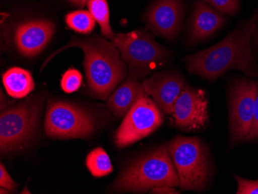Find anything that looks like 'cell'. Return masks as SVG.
I'll use <instances>...</instances> for the list:
<instances>
[{
    "mask_svg": "<svg viewBox=\"0 0 258 194\" xmlns=\"http://www.w3.org/2000/svg\"><path fill=\"white\" fill-rule=\"evenodd\" d=\"M82 75L76 69H69L61 79V88L66 93H73L81 86Z\"/></svg>",
    "mask_w": 258,
    "mask_h": 194,
    "instance_id": "cell-20",
    "label": "cell"
},
{
    "mask_svg": "<svg viewBox=\"0 0 258 194\" xmlns=\"http://www.w3.org/2000/svg\"><path fill=\"white\" fill-rule=\"evenodd\" d=\"M223 14L234 15L239 9L238 0H202Z\"/></svg>",
    "mask_w": 258,
    "mask_h": 194,
    "instance_id": "cell-21",
    "label": "cell"
},
{
    "mask_svg": "<svg viewBox=\"0 0 258 194\" xmlns=\"http://www.w3.org/2000/svg\"><path fill=\"white\" fill-rule=\"evenodd\" d=\"M95 128L94 118L76 105L48 100L45 115L46 136L55 139L88 138Z\"/></svg>",
    "mask_w": 258,
    "mask_h": 194,
    "instance_id": "cell-7",
    "label": "cell"
},
{
    "mask_svg": "<svg viewBox=\"0 0 258 194\" xmlns=\"http://www.w3.org/2000/svg\"><path fill=\"white\" fill-rule=\"evenodd\" d=\"M258 83L252 80L234 81L229 92L230 133L232 143L246 140L254 118Z\"/></svg>",
    "mask_w": 258,
    "mask_h": 194,
    "instance_id": "cell-9",
    "label": "cell"
},
{
    "mask_svg": "<svg viewBox=\"0 0 258 194\" xmlns=\"http://www.w3.org/2000/svg\"><path fill=\"white\" fill-rule=\"evenodd\" d=\"M257 40H258V33H257Z\"/></svg>",
    "mask_w": 258,
    "mask_h": 194,
    "instance_id": "cell-28",
    "label": "cell"
},
{
    "mask_svg": "<svg viewBox=\"0 0 258 194\" xmlns=\"http://www.w3.org/2000/svg\"><path fill=\"white\" fill-rule=\"evenodd\" d=\"M247 141H254V140H258V121L253 123L252 125L251 130L250 133L247 136Z\"/></svg>",
    "mask_w": 258,
    "mask_h": 194,
    "instance_id": "cell-25",
    "label": "cell"
},
{
    "mask_svg": "<svg viewBox=\"0 0 258 194\" xmlns=\"http://www.w3.org/2000/svg\"><path fill=\"white\" fill-rule=\"evenodd\" d=\"M88 6L89 12L101 27V34L111 40L114 34L110 25L109 9L107 0H88Z\"/></svg>",
    "mask_w": 258,
    "mask_h": 194,
    "instance_id": "cell-18",
    "label": "cell"
},
{
    "mask_svg": "<svg viewBox=\"0 0 258 194\" xmlns=\"http://www.w3.org/2000/svg\"><path fill=\"white\" fill-rule=\"evenodd\" d=\"M66 23L70 28L84 34L91 33L95 27V20L89 11L78 10L67 15Z\"/></svg>",
    "mask_w": 258,
    "mask_h": 194,
    "instance_id": "cell-19",
    "label": "cell"
},
{
    "mask_svg": "<svg viewBox=\"0 0 258 194\" xmlns=\"http://www.w3.org/2000/svg\"><path fill=\"white\" fill-rule=\"evenodd\" d=\"M234 177L238 184L237 194H258V180L243 179L236 175Z\"/></svg>",
    "mask_w": 258,
    "mask_h": 194,
    "instance_id": "cell-22",
    "label": "cell"
},
{
    "mask_svg": "<svg viewBox=\"0 0 258 194\" xmlns=\"http://www.w3.org/2000/svg\"><path fill=\"white\" fill-rule=\"evenodd\" d=\"M163 122L162 110L149 95L133 105L116 132L114 143L119 148L130 146L156 131Z\"/></svg>",
    "mask_w": 258,
    "mask_h": 194,
    "instance_id": "cell-8",
    "label": "cell"
},
{
    "mask_svg": "<svg viewBox=\"0 0 258 194\" xmlns=\"http://www.w3.org/2000/svg\"><path fill=\"white\" fill-rule=\"evenodd\" d=\"M258 121V85H257V92H256V104H255L254 110V118H253V123Z\"/></svg>",
    "mask_w": 258,
    "mask_h": 194,
    "instance_id": "cell-26",
    "label": "cell"
},
{
    "mask_svg": "<svg viewBox=\"0 0 258 194\" xmlns=\"http://www.w3.org/2000/svg\"><path fill=\"white\" fill-rule=\"evenodd\" d=\"M148 95L166 114H172L178 97L186 86L180 75L172 73H157L143 82Z\"/></svg>",
    "mask_w": 258,
    "mask_h": 194,
    "instance_id": "cell-13",
    "label": "cell"
},
{
    "mask_svg": "<svg viewBox=\"0 0 258 194\" xmlns=\"http://www.w3.org/2000/svg\"><path fill=\"white\" fill-rule=\"evenodd\" d=\"M86 166L92 176L102 177L112 173L111 159L102 148H95L87 156Z\"/></svg>",
    "mask_w": 258,
    "mask_h": 194,
    "instance_id": "cell-17",
    "label": "cell"
},
{
    "mask_svg": "<svg viewBox=\"0 0 258 194\" xmlns=\"http://www.w3.org/2000/svg\"><path fill=\"white\" fill-rule=\"evenodd\" d=\"M159 186H179L167 144L137 158L112 185L117 192H146Z\"/></svg>",
    "mask_w": 258,
    "mask_h": 194,
    "instance_id": "cell-3",
    "label": "cell"
},
{
    "mask_svg": "<svg viewBox=\"0 0 258 194\" xmlns=\"http://www.w3.org/2000/svg\"><path fill=\"white\" fill-rule=\"evenodd\" d=\"M54 32V24L50 20H31L18 26L14 40L19 52L23 56L33 57L46 47Z\"/></svg>",
    "mask_w": 258,
    "mask_h": 194,
    "instance_id": "cell-12",
    "label": "cell"
},
{
    "mask_svg": "<svg viewBox=\"0 0 258 194\" xmlns=\"http://www.w3.org/2000/svg\"><path fill=\"white\" fill-rule=\"evenodd\" d=\"M175 123L185 131L201 130L208 122V100L202 90L186 85L174 105Z\"/></svg>",
    "mask_w": 258,
    "mask_h": 194,
    "instance_id": "cell-10",
    "label": "cell"
},
{
    "mask_svg": "<svg viewBox=\"0 0 258 194\" xmlns=\"http://www.w3.org/2000/svg\"><path fill=\"white\" fill-rule=\"evenodd\" d=\"M6 91L10 96L17 99L25 98L33 91L35 84L31 74L20 68H13L3 76Z\"/></svg>",
    "mask_w": 258,
    "mask_h": 194,
    "instance_id": "cell-16",
    "label": "cell"
},
{
    "mask_svg": "<svg viewBox=\"0 0 258 194\" xmlns=\"http://www.w3.org/2000/svg\"><path fill=\"white\" fill-rule=\"evenodd\" d=\"M43 100L30 98L2 111L0 115V150L13 153L27 146L37 130Z\"/></svg>",
    "mask_w": 258,
    "mask_h": 194,
    "instance_id": "cell-6",
    "label": "cell"
},
{
    "mask_svg": "<svg viewBox=\"0 0 258 194\" xmlns=\"http://www.w3.org/2000/svg\"><path fill=\"white\" fill-rule=\"evenodd\" d=\"M151 191H152V192H153V193H179V192L175 190L174 187H172V186H159V187L152 189Z\"/></svg>",
    "mask_w": 258,
    "mask_h": 194,
    "instance_id": "cell-24",
    "label": "cell"
},
{
    "mask_svg": "<svg viewBox=\"0 0 258 194\" xmlns=\"http://www.w3.org/2000/svg\"><path fill=\"white\" fill-rule=\"evenodd\" d=\"M258 9L248 21L213 47L184 58L187 70L210 82L233 69L247 76H258V65L253 57L250 38L256 29Z\"/></svg>",
    "mask_w": 258,
    "mask_h": 194,
    "instance_id": "cell-1",
    "label": "cell"
},
{
    "mask_svg": "<svg viewBox=\"0 0 258 194\" xmlns=\"http://www.w3.org/2000/svg\"><path fill=\"white\" fill-rule=\"evenodd\" d=\"M168 150L177 171L179 187L201 192L210 173L208 154L197 137L177 136L167 144Z\"/></svg>",
    "mask_w": 258,
    "mask_h": 194,
    "instance_id": "cell-4",
    "label": "cell"
},
{
    "mask_svg": "<svg viewBox=\"0 0 258 194\" xmlns=\"http://www.w3.org/2000/svg\"><path fill=\"white\" fill-rule=\"evenodd\" d=\"M182 18V0H157L148 12L146 23L156 35L172 40L180 32Z\"/></svg>",
    "mask_w": 258,
    "mask_h": 194,
    "instance_id": "cell-11",
    "label": "cell"
},
{
    "mask_svg": "<svg viewBox=\"0 0 258 194\" xmlns=\"http://www.w3.org/2000/svg\"><path fill=\"white\" fill-rule=\"evenodd\" d=\"M190 21L191 38L201 40L218 30L224 24L225 18L217 10L199 0L196 3Z\"/></svg>",
    "mask_w": 258,
    "mask_h": 194,
    "instance_id": "cell-14",
    "label": "cell"
},
{
    "mask_svg": "<svg viewBox=\"0 0 258 194\" xmlns=\"http://www.w3.org/2000/svg\"><path fill=\"white\" fill-rule=\"evenodd\" d=\"M146 95L143 85L137 80L130 78L109 97L107 106L116 117L122 118L141 98Z\"/></svg>",
    "mask_w": 258,
    "mask_h": 194,
    "instance_id": "cell-15",
    "label": "cell"
},
{
    "mask_svg": "<svg viewBox=\"0 0 258 194\" xmlns=\"http://www.w3.org/2000/svg\"><path fill=\"white\" fill-rule=\"evenodd\" d=\"M17 184L9 175L3 163L0 164V187L5 188L8 190H14L17 187Z\"/></svg>",
    "mask_w": 258,
    "mask_h": 194,
    "instance_id": "cell-23",
    "label": "cell"
},
{
    "mask_svg": "<svg viewBox=\"0 0 258 194\" xmlns=\"http://www.w3.org/2000/svg\"><path fill=\"white\" fill-rule=\"evenodd\" d=\"M75 47H80L85 53L87 81L93 95L101 100L108 99L110 94L124 80L126 67L118 49L98 36L85 39L72 37L68 44L46 59L42 68L58 53Z\"/></svg>",
    "mask_w": 258,
    "mask_h": 194,
    "instance_id": "cell-2",
    "label": "cell"
},
{
    "mask_svg": "<svg viewBox=\"0 0 258 194\" xmlns=\"http://www.w3.org/2000/svg\"><path fill=\"white\" fill-rule=\"evenodd\" d=\"M69 1L79 7H84L88 2V0H69Z\"/></svg>",
    "mask_w": 258,
    "mask_h": 194,
    "instance_id": "cell-27",
    "label": "cell"
},
{
    "mask_svg": "<svg viewBox=\"0 0 258 194\" xmlns=\"http://www.w3.org/2000/svg\"><path fill=\"white\" fill-rule=\"evenodd\" d=\"M111 43L119 50L121 58L128 66L129 76L133 79L147 76L167 57L166 49L148 33L139 30L118 33L111 39Z\"/></svg>",
    "mask_w": 258,
    "mask_h": 194,
    "instance_id": "cell-5",
    "label": "cell"
}]
</instances>
